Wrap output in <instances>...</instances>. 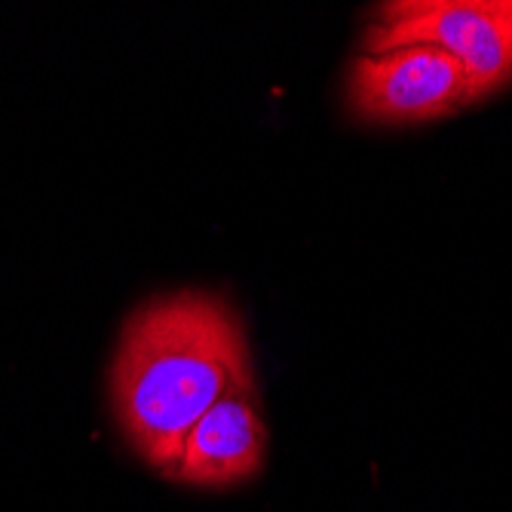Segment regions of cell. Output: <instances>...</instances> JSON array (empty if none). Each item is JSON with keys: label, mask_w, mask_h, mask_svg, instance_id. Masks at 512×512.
<instances>
[{"label": "cell", "mask_w": 512, "mask_h": 512, "mask_svg": "<svg viewBox=\"0 0 512 512\" xmlns=\"http://www.w3.org/2000/svg\"><path fill=\"white\" fill-rule=\"evenodd\" d=\"M479 92L436 46L359 53L347 71V111L368 126H414L479 105Z\"/></svg>", "instance_id": "3957f363"}, {"label": "cell", "mask_w": 512, "mask_h": 512, "mask_svg": "<svg viewBox=\"0 0 512 512\" xmlns=\"http://www.w3.org/2000/svg\"><path fill=\"white\" fill-rule=\"evenodd\" d=\"M436 46L470 74L479 99L512 83V0H390L362 28V53Z\"/></svg>", "instance_id": "7a4b0ae2"}, {"label": "cell", "mask_w": 512, "mask_h": 512, "mask_svg": "<svg viewBox=\"0 0 512 512\" xmlns=\"http://www.w3.org/2000/svg\"><path fill=\"white\" fill-rule=\"evenodd\" d=\"M267 460V424L252 368L230 381L224 396L200 417L184 439L172 482L188 488L224 491L252 482Z\"/></svg>", "instance_id": "277c9868"}, {"label": "cell", "mask_w": 512, "mask_h": 512, "mask_svg": "<svg viewBox=\"0 0 512 512\" xmlns=\"http://www.w3.org/2000/svg\"><path fill=\"white\" fill-rule=\"evenodd\" d=\"M249 365L240 313L221 295L181 289L138 307L111 362V408L129 448L172 476L184 439Z\"/></svg>", "instance_id": "6da1fadb"}]
</instances>
